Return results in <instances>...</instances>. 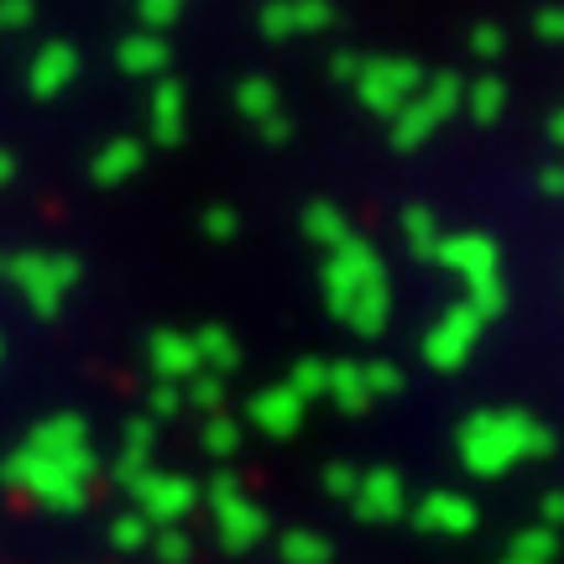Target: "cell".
<instances>
[{
    "label": "cell",
    "instance_id": "obj_1",
    "mask_svg": "<svg viewBox=\"0 0 564 564\" xmlns=\"http://www.w3.org/2000/svg\"><path fill=\"white\" fill-rule=\"evenodd\" d=\"M549 444H554L549 429H539L528 413H476L460 434L465 460H470V470H481V476H497V470H507L512 460L539 455Z\"/></svg>",
    "mask_w": 564,
    "mask_h": 564
},
{
    "label": "cell",
    "instance_id": "obj_2",
    "mask_svg": "<svg viewBox=\"0 0 564 564\" xmlns=\"http://www.w3.org/2000/svg\"><path fill=\"white\" fill-rule=\"evenodd\" d=\"M382 282H387L382 257H377L361 236H350L340 251H329V267H324V299H329V308H335L340 319H350V308H356L371 288H382Z\"/></svg>",
    "mask_w": 564,
    "mask_h": 564
},
{
    "label": "cell",
    "instance_id": "obj_3",
    "mask_svg": "<svg viewBox=\"0 0 564 564\" xmlns=\"http://www.w3.org/2000/svg\"><path fill=\"white\" fill-rule=\"evenodd\" d=\"M460 100H465V84L455 79V74H434V79H423L419 95L392 116V141H398V147H419V141H429L434 137V126L449 121V116L460 110Z\"/></svg>",
    "mask_w": 564,
    "mask_h": 564
},
{
    "label": "cell",
    "instance_id": "obj_4",
    "mask_svg": "<svg viewBox=\"0 0 564 564\" xmlns=\"http://www.w3.org/2000/svg\"><path fill=\"white\" fill-rule=\"evenodd\" d=\"M6 481L17 486V491H26V497H37L42 507H53V512H74V507H84V497H89V486L74 481L63 465L32 455V449H17V455L6 460Z\"/></svg>",
    "mask_w": 564,
    "mask_h": 564
},
{
    "label": "cell",
    "instance_id": "obj_5",
    "mask_svg": "<svg viewBox=\"0 0 564 564\" xmlns=\"http://www.w3.org/2000/svg\"><path fill=\"white\" fill-rule=\"evenodd\" d=\"M6 278L26 293V303H32L37 314H58L63 293L79 282V262H74V257H42V251H26V257H11V262H6Z\"/></svg>",
    "mask_w": 564,
    "mask_h": 564
},
{
    "label": "cell",
    "instance_id": "obj_6",
    "mask_svg": "<svg viewBox=\"0 0 564 564\" xmlns=\"http://www.w3.org/2000/svg\"><path fill=\"white\" fill-rule=\"evenodd\" d=\"M26 449L32 455H42V460L63 465L74 481L89 486V476H95V449H89V429H84V419H74V413H58V419L37 423L32 434H26Z\"/></svg>",
    "mask_w": 564,
    "mask_h": 564
},
{
    "label": "cell",
    "instance_id": "obj_7",
    "mask_svg": "<svg viewBox=\"0 0 564 564\" xmlns=\"http://www.w3.org/2000/svg\"><path fill=\"white\" fill-rule=\"evenodd\" d=\"M419 89H423V68L413 58H366L361 79H356L361 105L377 110V116H398Z\"/></svg>",
    "mask_w": 564,
    "mask_h": 564
},
{
    "label": "cell",
    "instance_id": "obj_8",
    "mask_svg": "<svg viewBox=\"0 0 564 564\" xmlns=\"http://www.w3.org/2000/svg\"><path fill=\"white\" fill-rule=\"evenodd\" d=\"M434 262H440L444 272H455L465 288H470V282H486V278H502V272H497V246L486 241V236H476V230L440 236V246H434Z\"/></svg>",
    "mask_w": 564,
    "mask_h": 564
},
{
    "label": "cell",
    "instance_id": "obj_9",
    "mask_svg": "<svg viewBox=\"0 0 564 564\" xmlns=\"http://www.w3.org/2000/svg\"><path fill=\"white\" fill-rule=\"evenodd\" d=\"M476 335H481V319H476V314H470L465 303H455V308H444V319L429 329V340H423V356L440 366V371H455V366H465V356H470Z\"/></svg>",
    "mask_w": 564,
    "mask_h": 564
},
{
    "label": "cell",
    "instance_id": "obj_10",
    "mask_svg": "<svg viewBox=\"0 0 564 564\" xmlns=\"http://www.w3.org/2000/svg\"><path fill=\"white\" fill-rule=\"evenodd\" d=\"M131 497H137V507H141V518H147V523H178L183 512L194 507V481L141 470L137 481H131Z\"/></svg>",
    "mask_w": 564,
    "mask_h": 564
},
{
    "label": "cell",
    "instance_id": "obj_11",
    "mask_svg": "<svg viewBox=\"0 0 564 564\" xmlns=\"http://www.w3.org/2000/svg\"><path fill=\"white\" fill-rule=\"evenodd\" d=\"M152 371H158V382H194L204 371L199 350H194V335L158 329V335H152Z\"/></svg>",
    "mask_w": 564,
    "mask_h": 564
},
{
    "label": "cell",
    "instance_id": "obj_12",
    "mask_svg": "<svg viewBox=\"0 0 564 564\" xmlns=\"http://www.w3.org/2000/svg\"><path fill=\"white\" fill-rule=\"evenodd\" d=\"M74 74H79V53L68 42H47L37 58H32V95L53 100V95H63L74 84Z\"/></svg>",
    "mask_w": 564,
    "mask_h": 564
},
{
    "label": "cell",
    "instance_id": "obj_13",
    "mask_svg": "<svg viewBox=\"0 0 564 564\" xmlns=\"http://www.w3.org/2000/svg\"><path fill=\"white\" fill-rule=\"evenodd\" d=\"M299 419H303V403L288 392V382L267 387L262 398L251 403V423H257V429H267V434H278V440H282V434H293V429H299Z\"/></svg>",
    "mask_w": 564,
    "mask_h": 564
},
{
    "label": "cell",
    "instance_id": "obj_14",
    "mask_svg": "<svg viewBox=\"0 0 564 564\" xmlns=\"http://www.w3.org/2000/svg\"><path fill=\"white\" fill-rule=\"evenodd\" d=\"M215 512H220V533H225V544L230 549H246L257 533H262V512H257L251 502H241V491H236V497H220Z\"/></svg>",
    "mask_w": 564,
    "mask_h": 564
},
{
    "label": "cell",
    "instance_id": "obj_15",
    "mask_svg": "<svg viewBox=\"0 0 564 564\" xmlns=\"http://www.w3.org/2000/svg\"><path fill=\"white\" fill-rule=\"evenodd\" d=\"M137 167H141V141L116 137L110 147H100V158H95V183H100V188H116V183H126Z\"/></svg>",
    "mask_w": 564,
    "mask_h": 564
},
{
    "label": "cell",
    "instance_id": "obj_16",
    "mask_svg": "<svg viewBox=\"0 0 564 564\" xmlns=\"http://www.w3.org/2000/svg\"><path fill=\"white\" fill-rule=\"evenodd\" d=\"M121 68L126 74H162L167 68V42L158 37V32H137V37L121 42Z\"/></svg>",
    "mask_w": 564,
    "mask_h": 564
},
{
    "label": "cell",
    "instance_id": "obj_17",
    "mask_svg": "<svg viewBox=\"0 0 564 564\" xmlns=\"http://www.w3.org/2000/svg\"><path fill=\"white\" fill-rule=\"evenodd\" d=\"M194 350H199V366H209V377H220V371H236L241 366V345L230 340V329L220 324H209L194 335Z\"/></svg>",
    "mask_w": 564,
    "mask_h": 564
},
{
    "label": "cell",
    "instance_id": "obj_18",
    "mask_svg": "<svg viewBox=\"0 0 564 564\" xmlns=\"http://www.w3.org/2000/svg\"><path fill=\"white\" fill-rule=\"evenodd\" d=\"M152 137L158 141L183 137V89L173 79H162L158 89H152Z\"/></svg>",
    "mask_w": 564,
    "mask_h": 564
},
{
    "label": "cell",
    "instance_id": "obj_19",
    "mask_svg": "<svg viewBox=\"0 0 564 564\" xmlns=\"http://www.w3.org/2000/svg\"><path fill=\"white\" fill-rule=\"evenodd\" d=\"M303 230H308V241L329 246V251H340V246L350 241V220H345L335 204H308V209H303Z\"/></svg>",
    "mask_w": 564,
    "mask_h": 564
},
{
    "label": "cell",
    "instance_id": "obj_20",
    "mask_svg": "<svg viewBox=\"0 0 564 564\" xmlns=\"http://www.w3.org/2000/svg\"><path fill=\"white\" fill-rule=\"evenodd\" d=\"M403 507V486L392 470H377V476H366L361 481V512L366 518H392Z\"/></svg>",
    "mask_w": 564,
    "mask_h": 564
},
{
    "label": "cell",
    "instance_id": "obj_21",
    "mask_svg": "<svg viewBox=\"0 0 564 564\" xmlns=\"http://www.w3.org/2000/svg\"><path fill=\"white\" fill-rule=\"evenodd\" d=\"M329 398H335L340 408H350V413H361V408L371 403L361 366H356V361H335V366H329Z\"/></svg>",
    "mask_w": 564,
    "mask_h": 564
},
{
    "label": "cell",
    "instance_id": "obj_22",
    "mask_svg": "<svg viewBox=\"0 0 564 564\" xmlns=\"http://www.w3.org/2000/svg\"><path fill=\"white\" fill-rule=\"evenodd\" d=\"M278 84L272 79H246L241 89H236V110H241L246 121H257V126H267L272 116H282L278 110Z\"/></svg>",
    "mask_w": 564,
    "mask_h": 564
},
{
    "label": "cell",
    "instance_id": "obj_23",
    "mask_svg": "<svg viewBox=\"0 0 564 564\" xmlns=\"http://www.w3.org/2000/svg\"><path fill=\"white\" fill-rule=\"evenodd\" d=\"M403 241L408 251H419V257H434V246H440V220H434V209H403Z\"/></svg>",
    "mask_w": 564,
    "mask_h": 564
},
{
    "label": "cell",
    "instance_id": "obj_24",
    "mask_svg": "<svg viewBox=\"0 0 564 564\" xmlns=\"http://www.w3.org/2000/svg\"><path fill=\"white\" fill-rule=\"evenodd\" d=\"M502 105H507V84L497 79V74H486V79H476L465 89V110H470L476 121H497Z\"/></svg>",
    "mask_w": 564,
    "mask_h": 564
},
{
    "label": "cell",
    "instance_id": "obj_25",
    "mask_svg": "<svg viewBox=\"0 0 564 564\" xmlns=\"http://www.w3.org/2000/svg\"><path fill=\"white\" fill-rule=\"evenodd\" d=\"M387 308H392V299H387V282H382V288H371V293L350 308V319H345V324H350L356 335H382V329H387Z\"/></svg>",
    "mask_w": 564,
    "mask_h": 564
},
{
    "label": "cell",
    "instance_id": "obj_26",
    "mask_svg": "<svg viewBox=\"0 0 564 564\" xmlns=\"http://www.w3.org/2000/svg\"><path fill=\"white\" fill-rule=\"evenodd\" d=\"M465 308H470V314H476V319H497V314H502L507 308V282L502 278H486V282H470V288H465Z\"/></svg>",
    "mask_w": 564,
    "mask_h": 564
},
{
    "label": "cell",
    "instance_id": "obj_27",
    "mask_svg": "<svg viewBox=\"0 0 564 564\" xmlns=\"http://www.w3.org/2000/svg\"><path fill=\"white\" fill-rule=\"evenodd\" d=\"M288 392L308 403V398H329V366L324 361H299L293 366V377H288Z\"/></svg>",
    "mask_w": 564,
    "mask_h": 564
},
{
    "label": "cell",
    "instance_id": "obj_28",
    "mask_svg": "<svg viewBox=\"0 0 564 564\" xmlns=\"http://www.w3.org/2000/svg\"><path fill=\"white\" fill-rule=\"evenodd\" d=\"M288 11H293V32H324V26H335V6L329 0H288Z\"/></svg>",
    "mask_w": 564,
    "mask_h": 564
},
{
    "label": "cell",
    "instance_id": "obj_29",
    "mask_svg": "<svg viewBox=\"0 0 564 564\" xmlns=\"http://www.w3.org/2000/svg\"><path fill=\"white\" fill-rule=\"evenodd\" d=\"M423 518L429 523H440V528H470V502H460V497H434V502L423 507Z\"/></svg>",
    "mask_w": 564,
    "mask_h": 564
},
{
    "label": "cell",
    "instance_id": "obj_30",
    "mask_svg": "<svg viewBox=\"0 0 564 564\" xmlns=\"http://www.w3.org/2000/svg\"><path fill=\"white\" fill-rule=\"evenodd\" d=\"M361 371H366V392H371V398H392V392H403V371H398L392 361H366Z\"/></svg>",
    "mask_w": 564,
    "mask_h": 564
},
{
    "label": "cell",
    "instance_id": "obj_31",
    "mask_svg": "<svg viewBox=\"0 0 564 564\" xmlns=\"http://www.w3.org/2000/svg\"><path fill=\"white\" fill-rule=\"evenodd\" d=\"M502 47H507V32L497 26V21H481V26L470 32V53H476L481 63H497L502 58Z\"/></svg>",
    "mask_w": 564,
    "mask_h": 564
},
{
    "label": "cell",
    "instance_id": "obj_32",
    "mask_svg": "<svg viewBox=\"0 0 564 564\" xmlns=\"http://www.w3.org/2000/svg\"><path fill=\"white\" fill-rule=\"evenodd\" d=\"M236 444H241V429H236L230 419H209V423H204V449H209V455H230Z\"/></svg>",
    "mask_w": 564,
    "mask_h": 564
},
{
    "label": "cell",
    "instance_id": "obj_33",
    "mask_svg": "<svg viewBox=\"0 0 564 564\" xmlns=\"http://www.w3.org/2000/svg\"><path fill=\"white\" fill-rule=\"evenodd\" d=\"M183 398H188V403H199L204 413H215V408H220V398H225V387H220V377H194V382H188V392H183Z\"/></svg>",
    "mask_w": 564,
    "mask_h": 564
},
{
    "label": "cell",
    "instance_id": "obj_34",
    "mask_svg": "<svg viewBox=\"0 0 564 564\" xmlns=\"http://www.w3.org/2000/svg\"><path fill=\"white\" fill-rule=\"evenodd\" d=\"M204 230H209L215 241H230V236L241 230V215H236V209H225V204H215V209L204 215Z\"/></svg>",
    "mask_w": 564,
    "mask_h": 564
},
{
    "label": "cell",
    "instance_id": "obj_35",
    "mask_svg": "<svg viewBox=\"0 0 564 564\" xmlns=\"http://www.w3.org/2000/svg\"><path fill=\"white\" fill-rule=\"evenodd\" d=\"M262 32L267 37H293V11H288V0H272L262 11Z\"/></svg>",
    "mask_w": 564,
    "mask_h": 564
},
{
    "label": "cell",
    "instance_id": "obj_36",
    "mask_svg": "<svg viewBox=\"0 0 564 564\" xmlns=\"http://www.w3.org/2000/svg\"><path fill=\"white\" fill-rule=\"evenodd\" d=\"M282 549H288V560H293V564H319L324 560V544H319V539H308V533H293Z\"/></svg>",
    "mask_w": 564,
    "mask_h": 564
},
{
    "label": "cell",
    "instance_id": "obj_37",
    "mask_svg": "<svg viewBox=\"0 0 564 564\" xmlns=\"http://www.w3.org/2000/svg\"><path fill=\"white\" fill-rule=\"evenodd\" d=\"M533 32L544 42H564V6H544V11L533 17Z\"/></svg>",
    "mask_w": 564,
    "mask_h": 564
},
{
    "label": "cell",
    "instance_id": "obj_38",
    "mask_svg": "<svg viewBox=\"0 0 564 564\" xmlns=\"http://www.w3.org/2000/svg\"><path fill=\"white\" fill-rule=\"evenodd\" d=\"M178 408H183V392L173 382H158V387H152V419H173Z\"/></svg>",
    "mask_w": 564,
    "mask_h": 564
},
{
    "label": "cell",
    "instance_id": "obj_39",
    "mask_svg": "<svg viewBox=\"0 0 564 564\" xmlns=\"http://www.w3.org/2000/svg\"><path fill=\"white\" fill-rule=\"evenodd\" d=\"M116 544H121V549L147 544V518H141V512H126L121 523H116Z\"/></svg>",
    "mask_w": 564,
    "mask_h": 564
},
{
    "label": "cell",
    "instance_id": "obj_40",
    "mask_svg": "<svg viewBox=\"0 0 564 564\" xmlns=\"http://www.w3.org/2000/svg\"><path fill=\"white\" fill-rule=\"evenodd\" d=\"M32 21V0H0V32H21Z\"/></svg>",
    "mask_w": 564,
    "mask_h": 564
},
{
    "label": "cell",
    "instance_id": "obj_41",
    "mask_svg": "<svg viewBox=\"0 0 564 564\" xmlns=\"http://www.w3.org/2000/svg\"><path fill=\"white\" fill-rule=\"evenodd\" d=\"M141 17L152 21V26H167V21L178 17V0H141Z\"/></svg>",
    "mask_w": 564,
    "mask_h": 564
},
{
    "label": "cell",
    "instance_id": "obj_42",
    "mask_svg": "<svg viewBox=\"0 0 564 564\" xmlns=\"http://www.w3.org/2000/svg\"><path fill=\"white\" fill-rule=\"evenodd\" d=\"M361 68H366V58H356V53H335V63H329V74H335V79H361Z\"/></svg>",
    "mask_w": 564,
    "mask_h": 564
},
{
    "label": "cell",
    "instance_id": "obj_43",
    "mask_svg": "<svg viewBox=\"0 0 564 564\" xmlns=\"http://www.w3.org/2000/svg\"><path fill=\"white\" fill-rule=\"evenodd\" d=\"M158 554H162V560H173V564H178L183 554H188V539H183L178 528H167V533L158 539Z\"/></svg>",
    "mask_w": 564,
    "mask_h": 564
},
{
    "label": "cell",
    "instance_id": "obj_44",
    "mask_svg": "<svg viewBox=\"0 0 564 564\" xmlns=\"http://www.w3.org/2000/svg\"><path fill=\"white\" fill-rule=\"evenodd\" d=\"M262 137L267 141H288V137H293V121H288V116H272V121L262 126Z\"/></svg>",
    "mask_w": 564,
    "mask_h": 564
},
{
    "label": "cell",
    "instance_id": "obj_45",
    "mask_svg": "<svg viewBox=\"0 0 564 564\" xmlns=\"http://www.w3.org/2000/svg\"><path fill=\"white\" fill-rule=\"evenodd\" d=\"M324 481H329V491H350V486H356V476H350V470H329V476H324Z\"/></svg>",
    "mask_w": 564,
    "mask_h": 564
},
{
    "label": "cell",
    "instance_id": "obj_46",
    "mask_svg": "<svg viewBox=\"0 0 564 564\" xmlns=\"http://www.w3.org/2000/svg\"><path fill=\"white\" fill-rule=\"evenodd\" d=\"M544 194H564V162L544 173Z\"/></svg>",
    "mask_w": 564,
    "mask_h": 564
},
{
    "label": "cell",
    "instance_id": "obj_47",
    "mask_svg": "<svg viewBox=\"0 0 564 564\" xmlns=\"http://www.w3.org/2000/svg\"><path fill=\"white\" fill-rule=\"evenodd\" d=\"M549 137H554V147H564V105L549 116Z\"/></svg>",
    "mask_w": 564,
    "mask_h": 564
},
{
    "label": "cell",
    "instance_id": "obj_48",
    "mask_svg": "<svg viewBox=\"0 0 564 564\" xmlns=\"http://www.w3.org/2000/svg\"><path fill=\"white\" fill-rule=\"evenodd\" d=\"M11 173H17V162H11V152H0V183H11Z\"/></svg>",
    "mask_w": 564,
    "mask_h": 564
},
{
    "label": "cell",
    "instance_id": "obj_49",
    "mask_svg": "<svg viewBox=\"0 0 564 564\" xmlns=\"http://www.w3.org/2000/svg\"><path fill=\"white\" fill-rule=\"evenodd\" d=\"M6 262H11V257H0V278H6Z\"/></svg>",
    "mask_w": 564,
    "mask_h": 564
}]
</instances>
